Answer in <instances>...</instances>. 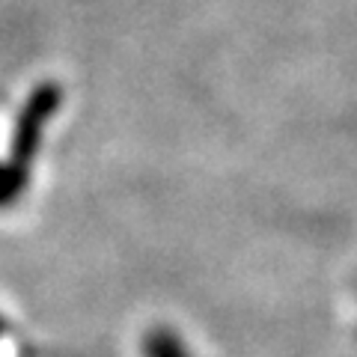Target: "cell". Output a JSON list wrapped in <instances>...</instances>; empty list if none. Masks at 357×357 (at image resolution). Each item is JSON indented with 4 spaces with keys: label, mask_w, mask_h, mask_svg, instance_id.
I'll return each instance as SVG.
<instances>
[{
    "label": "cell",
    "mask_w": 357,
    "mask_h": 357,
    "mask_svg": "<svg viewBox=\"0 0 357 357\" xmlns=\"http://www.w3.org/2000/svg\"><path fill=\"white\" fill-rule=\"evenodd\" d=\"M0 331H3V319H0Z\"/></svg>",
    "instance_id": "277c9868"
},
{
    "label": "cell",
    "mask_w": 357,
    "mask_h": 357,
    "mask_svg": "<svg viewBox=\"0 0 357 357\" xmlns=\"http://www.w3.org/2000/svg\"><path fill=\"white\" fill-rule=\"evenodd\" d=\"M143 351H146V357H191L188 349L182 345V340L167 328L149 331L146 340H143Z\"/></svg>",
    "instance_id": "7a4b0ae2"
},
{
    "label": "cell",
    "mask_w": 357,
    "mask_h": 357,
    "mask_svg": "<svg viewBox=\"0 0 357 357\" xmlns=\"http://www.w3.org/2000/svg\"><path fill=\"white\" fill-rule=\"evenodd\" d=\"M24 188H27V176L15 173L13 167H6V164H0V208L13 206L15 199L24 194Z\"/></svg>",
    "instance_id": "3957f363"
},
{
    "label": "cell",
    "mask_w": 357,
    "mask_h": 357,
    "mask_svg": "<svg viewBox=\"0 0 357 357\" xmlns=\"http://www.w3.org/2000/svg\"><path fill=\"white\" fill-rule=\"evenodd\" d=\"M60 102H63V89L57 84H39L33 89L24 107H21L18 126L13 134V152H9V161H3L6 167H13L15 173L30 178V164L39 152L42 131L51 122V116L57 114Z\"/></svg>",
    "instance_id": "6da1fadb"
}]
</instances>
